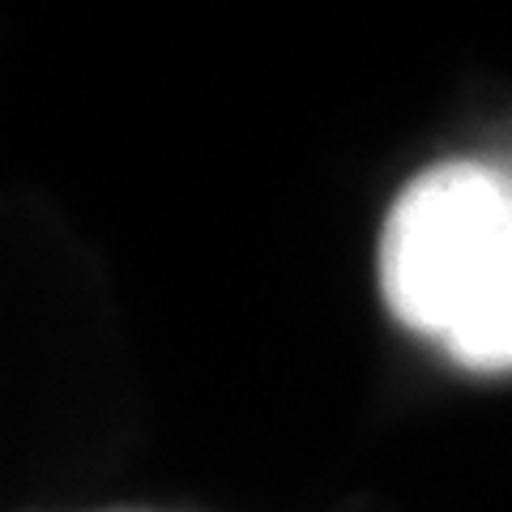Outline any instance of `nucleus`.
Returning <instances> with one entry per match:
<instances>
[{"label":"nucleus","mask_w":512,"mask_h":512,"mask_svg":"<svg viewBox=\"0 0 512 512\" xmlns=\"http://www.w3.org/2000/svg\"><path fill=\"white\" fill-rule=\"evenodd\" d=\"M380 282L406 329L474 372L512 367V180L440 163L402 188L380 239Z\"/></svg>","instance_id":"obj_1"}]
</instances>
